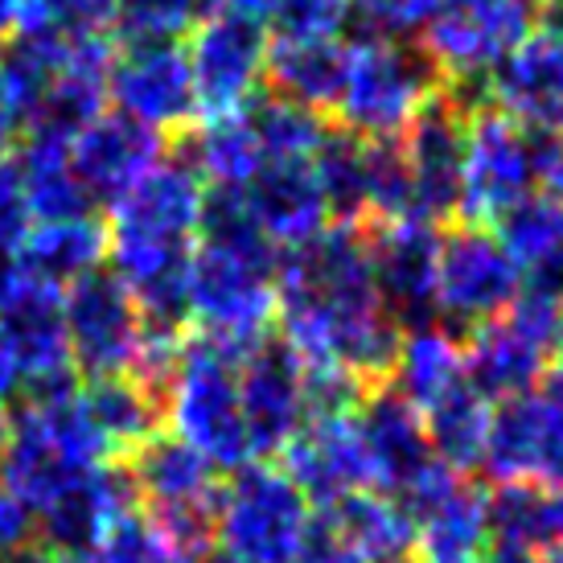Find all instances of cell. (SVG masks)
<instances>
[{"instance_id": "cell-35", "label": "cell", "mask_w": 563, "mask_h": 563, "mask_svg": "<svg viewBox=\"0 0 563 563\" xmlns=\"http://www.w3.org/2000/svg\"><path fill=\"white\" fill-rule=\"evenodd\" d=\"M489 423H494V404L482 399L470 383L456 387L449 399H440L432 411H423V432L428 444L444 470L456 477L482 470L485 444H489Z\"/></svg>"}, {"instance_id": "cell-1", "label": "cell", "mask_w": 563, "mask_h": 563, "mask_svg": "<svg viewBox=\"0 0 563 563\" xmlns=\"http://www.w3.org/2000/svg\"><path fill=\"white\" fill-rule=\"evenodd\" d=\"M276 297L280 345L305 375H342L366 391L387 383L404 329L378 297L366 227L333 222L313 243L284 251Z\"/></svg>"}, {"instance_id": "cell-43", "label": "cell", "mask_w": 563, "mask_h": 563, "mask_svg": "<svg viewBox=\"0 0 563 563\" xmlns=\"http://www.w3.org/2000/svg\"><path fill=\"white\" fill-rule=\"evenodd\" d=\"M440 0H350V9L362 13V21L371 25L366 33H383V37H407L416 42L423 25L432 21Z\"/></svg>"}, {"instance_id": "cell-47", "label": "cell", "mask_w": 563, "mask_h": 563, "mask_svg": "<svg viewBox=\"0 0 563 563\" xmlns=\"http://www.w3.org/2000/svg\"><path fill=\"white\" fill-rule=\"evenodd\" d=\"M539 181L548 186L543 198H551V202L563 210V144H551L548 148V161H543V177H539Z\"/></svg>"}, {"instance_id": "cell-18", "label": "cell", "mask_w": 563, "mask_h": 563, "mask_svg": "<svg viewBox=\"0 0 563 563\" xmlns=\"http://www.w3.org/2000/svg\"><path fill=\"white\" fill-rule=\"evenodd\" d=\"M288 482L309 498L313 510L333 506L371 489V461L362 444L358 407L342 411H309V420L280 453Z\"/></svg>"}, {"instance_id": "cell-2", "label": "cell", "mask_w": 563, "mask_h": 563, "mask_svg": "<svg viewBox=\"0 0 563 563\" xmlns=\"http://www.w3.org/2000/svg\"><path fill=\"white\" fill-rule=\"evenodd\" d=\"M206 194V181L186 161H161L111 206V276L136 300L148 329H181L186 321V267L202 239Z\"/></svg>"}, {"instance_id": "cell-20", "label": "cell", "mask_w": 563, "mask_h": 563, "mask_svg": "<svg viewBox=\"0 0 563 563\" xmlns=\"http://www.w3.org/2000/svg\"><path fill=\"white\" fill-rule=\"evenodd\" d=\"M239 411L255 461H272L288 449L309 420V387L284 345H255L239 358Z\"/></svg>"}, {"instance_id": "cell-16", "label": "cell", "mask_w": 563, "mask_h": 563, "mask_svg": "<svg viewBox=\"0 0 563 563\" xmlns=\"http://www.w3.org/2000/svg\"><path fill=\"white\" fill-rule=\"evenodd\" d=\"M482 470L498 485L563 489V404L548 387L494 407Z\"/></svg>"}, {"instance_id": "cell-30", "label": "cell", "mask_w": 563, "mask_h": 563, "mask_svg": "<svg viewBox=\"0 0 563 563\" xmlns=\"http://www.w3.org/2000/svg\"><path fill=\"white\" fill-rule=\"evenodd\" d=\"M317 515L333 527L354 563H395L411 555V515L378 489L350 494L333 506H321Z\"/></svg>"}, {"instance_id": "cell-4", "label": "cell", "mask_w": 563, "mask_h": 563, "mask_svg": "<svg viewBox=\"0 0 563 563\" xmlns=\"http://www.w3.org/2000/svg\"><path fill=\"white\" fill-rule=\"evenodd\" d=\"M111 456L115 453L99 432L82 387L63 383L54 391L30 395V404L21 407L9 432V449L0 456V485L37 522L87 473L111 465Z\"/></svg>"}, {"instance_id": "cell-26", "label": "cell", "mask_w": 563, "mask_h": 563, "mask_svg": "<svg viewBox=\"0 0 563 563\" xmlns=\"http://www.w3.org/2000/svg\"><path fill=\"white\" fill-rule=\"evenodd\" d=\"M136 489L128 470H120L115 461L99 465L82 477L58 506H49L46 515L37 518V539H46L49 551H70V555H91L103 539H108L120 522L136 515Z\"/></svg>"}, {"instance_id": "cell-25", "label": "cell", "mask_w": 563, "mask_h": 563, "mask_svg": "<svg viewBox=\"0 0 563 563\" xmlns=\"http://www.w3.org/2000/svg\"><path fill=\"white\" fill-rule=\"evenodd\" d=\"M239 198L272 251H297L333 227L321 186L313 177V161L264 165V173L247 189H239Z\"/></svg>"}, {"instance_id": "cell-27", "label": "cell", "mask_w": 563, "mask_h": 563, "mask_svg": "<svg viewBox=\"0 0 563 563\" xmlns=\"http://www.w3.org/2000/svg\"><path fill=\"white\" fill-rule=\"evenodd\" d=\"M387 387L404 404L416 407L420 416L432 411L440 399H449L456 387H465V342L440 321L407 325L399 333V345H395Z\"/></svg>"}, {"instance_id": "cell-49", "label": "cell", "mask_w": 563, "mask_h": 563, "mask_svg": "<svg viewBox=\"0 0 563 563\" xmlns=\"http://www.w3.org/2000/svg\"><path fill=\"white\" fill-rule=\"evenodd\" d=\"M16 21H21V0H0V37L13 33Z\"/></svg>"}, {"instance_id": "cell-13", "label": "cell", "mask_w": 563, "mask_h": 563, "mask_svg": "<svg viewBox=\"0 0 563 563\" xmlns=\"http://www.w3.org/2000/svg\"><path fill=\"white\" fill-rule=\"evenodd\" d=\"M186 63L198 120L243 111L267 82V33L235 9H210L189 30Z\"/></svg>"}, {"instance_id": "cell-10", "label": "cell", "mask_w": 563, "mask_h": 563, "mask_svg": "<svg viewBox=\"0 0 563 563\" xmlns=\"http://www.w3.org/2000/svg\"><path fill=\"white\" fill-rule=\"evenodd\" d=\"M128 465L136 501H144L148 522H157L189 560L210 563L214 551V506H219V473L202 456L173 437L144 440Z\"/></svg>"}, {"instance_id": "cell-23", "label": "cell", "mask_w": 563, "mask_h": 563, "mask_svg": "<svg viewBox=\"0 0 563 563\" xmlns=\"http://www.w3.org/2000/svg\"><path fill=\"white\" fill-rule=\"evenodd\" d=\"M489 103L534 136L563 144V37L534 25L489 75Z\"/></svg>"}, {"instance_id": "cell-31", "label": "cell", "mask_w": 563, "mask_h": 563, "mask_svg": "<svg viewBox=\"0 0 563 563\" xmlns=\"http://www.w3.org/2000/svg\"><path fill=\"white\" fill-rule=\"evenodd\" d=\"M186 165L202 177L206 189H247L267 165L251 111L243 108L227 115H206L202 124H194Z\"/></svg>"}, {"instance_id": "cell-7", "label": "cell", "mask_w": 563, "mask_h": 563, "mask_svg": "<svg viewBox=\"0 0 563 563\" xmlns=\"http://www.w3.org/2000/svg\"><path fill=\"white\" fill-rule=\"evenodd\" d=\"M563 358V297L522 288L501 317L470 329L465 383L489 404L534 391Z\"/></svg>"}, {"instance_id": "cell-17", "label": "cell", "mask_w": 563, "mask_h": 563, "mask_svg": "<svg viewBox=\"0 0 563 563\" xmlns=\"http://www.w3.org/2000/svg\"><path fill=\"white\" fill-rule=\"evenodd\" d=\"M108 99L161 141L198 124V95L181 46H124L111 58Z\"/></svg>"}, {"instance_id": "cell-21", "label": "cell", "mask_w": 563, "mask_h": 563, "mask_svg": "<svg viewBox=\"0 0 563 563\" xmlns=\"http://www.w3.org/2000/svg\"><path fill=\"white\" fill-rule=\"evenodd\" d=\"M416 219L440 222L456 214L461 157H465V108L449 87L420 111V120L399 136Z\"/></svg>"}, {"instance_id": "cell-6", "label": "cell", "mask_w": 563, "mask_h": 563, "mask_svg": "<svg viewBox=\"0 0 563 563\" xmlns=\"http://www.w3.org/2000/svg\"><path fill=\"white\" fill-rule=\"evenodd\" d=\"M440 91L444 79L420 42L366 33L345 42L342 87L329 115L358 141H399Z\"/></svg>"}, {"instance_id": "cell-53", "label": "cell", "mask_w": 563, "mask_h": 563, "mask_svg": "<svg viewBox=\"0 0 563 563\" xmlns=\"http://www.w3.org/2000/svg\"><path fill=\"white\" fill-rule=\"evenodd\" d=\"M395 563H411V560H395Z\"/></svg>"}, {"instance_id": "cell-8", "label": "cell", "mask_w": 563, "mask_h": 563, "mask_svg": "<svg viewBox=\"0 0 563 563\" xmlns=\"http://www.w3.org/2000/svg\"><path fill=\"white\" fill-rule=\"evenodd\" d=\"M313 522V506L288 482V473L255 461L231 473L214 506V551L219 563H297Z\"/></svg>"}, {"instance_id": "cell-46", "label": "cell", "mask_w": 563, "mask_h": 563, "mask_svg": "<svg viewBox=\"0 0 563 563\" xmlns=\"http://www.w3.org/2000/svg\"><path fill=\"white\" fill-rule=\"evenodd\" d=\"M16 391H25V371H21V358H16V345L9 338V329L0 325V404Z\"/></svg>"}, {"instance_id": "cell-40", "label": "cell", "mask_w": 563, "mask_h": 563, "mask_svg": "<svg viewBox=\"0 0 563 563\" xmlns=\"http://www.w3.org/2000/svg\"><path fill=\"white\" fill-rule=\"evenodd\" d=\"M206 0H120L111 30L124 46H177L202 21Z\"/></svg>"}, {"instance_id": "cell-48", "label": "cell", "mask_w": 563, "mask_h": 563, "mask_svg": "<svg viewBox=\"0 0 563 563\" xmlns=\"http://www.w3.org/2000/svg\"><path fill=\"white\" fill-rule=\"evenodd\" d=\"M485 563H543V560H534L531 551L501 548V543H494V551H489V555H485Z\"/></svg>"}, {"instance_id": "cell-54", "label": "cell", "mask_w": 563, "mask_h": 563, "mask_svg": "<svg viewBox=\"0 0 563 563\" xmlns=\"http://www.w3.org/2000/svg\"><path fill=\"white\" fill-rule=\"evenodd\" d=\"M551 563H563V560H551Z\"/></svg>"}, {"instance_id": "cell-34", "label": "cell", "mask_w": 563, "mask_h": 563, "mask_svg": "<svg viewBox=\"0 0 563 563\" xmlns=\"http://www.w3.org/2000/svg\"><path fill=\"white\" fill-rule=\"evenodd\" d=\"M345 42H267L272 95L325 115L338 103Z\"/></svg>"}, {"instance_id": "cell-3", "label": "cell", "mask_w": 563, "mask_h": 563, "mask_svg": "<svg viewBox=\"0 0 563 563\" xmlns=\"http://www.w3.org/2000/svg\"><path fill=\"white\" fill-rule=\"evenodd\" d=\"M276 251L255 231L239 189L206 194L202 239L186 267V321L231 354L267 342L276 321Z\"/></svg>"}, {"instance_id": "cell-11", "label": "cell", "mask_w": 563, "mask_h": 563, "mask_svg": "<svg viewBox=\"0 0 563 563\" xmlns=\"http://www.w3.org/2000/svg\"><path fill=\"white\" fill-rule=\"evenodd\" d=\"M543 0H440L420 33V49L444 87L489 79L498 63L534 30Z\"/></svg>"}, {"instance_id": "cell-45", "label": "cell", "mask_w": 563, "mask_h": 563, "mask_svg": "<svg viewBox=\"0 0 563 563\" xmlns=\"http://www.w3.org/2000/svg\"><path fill=\"white\" fill-rule=\"evenodd\" d=\"M33 227H37V222H33L30 206H25V194L16 186L13 165L4 157V165H0V251H4V255H16L21 243L30 239Z\"/></svg>"}, {"instance_id": "cell-38", "label": "cell", "mask_w": 563, "mask_h": 563, "mask_svg": "<svg viewBox=\"0 0 563 563\" xmlns=\"http://www.w3.org/2000/svg\"><path fill=\"white\" fill-rule=\"evenodd\" d=\"M313 177L329 206V219L362 227L366 219V141L342 128H329L313 153Z\"/></svg>"}, {"instance_id": "cell-24", "label": "cell", "mask_w": 563, "mask_h": 563, "mask_svg": "<svg viewBox=\"0 0 563 563\" xmlns=\"http://www.w3.org/2000/svg\"><path fill=\"white\" fill-rule=\"evenodd\" d=\"M411 563H485L494 551V527H489V494L465 477L444 482L416 501L411 510Z\"/></svg>"}, {"instance_id": "cell-44", "label": "cell", "mask_w": 563, "mask_h": 563, "mask_svg": "<svg viewBox=\"0 0 563 563\" xmlns=\"http://www.w3.org/2000/svg\"><path fill=\"white\" fill-rule=\"evenodd\" d=\"M37 548V527L30 510L0 485V563H33Z\"/></svg>"}, {"instance_id": "cell-19", "label": "cell", "mask_w": 563, "mask_h": 563, "mask_svg": "<svg viewBox=\"0 0 563 563\" xmlns=\"http://www.w3.org/2000/svg\"><path fill=\"white\" fill-rule=\"evenodd\" d=\"M440 222L399 219L378 222L366 231L371 267H375L378 297L395 317V325L437 321V264H440Z\"/></svg>"}, {"instance_id": "cell-29", "label": "cell", "mask_w": 563, "mask_h": 563, "mask_svg": "<svg viewBox=\"0 0 563 563\" xmlns=\"http://www.w3.org/2000/svg\"><path fill=\"white\" fill-rule=\"evenodd\" d=\"M498 243L515 260L522 288L563 297V210L534 194L494 227Z\"/></svg>"}, {"instance_id": "cell-28", "label": "cell", "mask_w": 563, "mask_h": 563, "mask_svg": "<svg viewBox=\"0 0 563 563\" xmlns=\"http://www.w3.org/2000/svg\"><path fill=\"white\" fill-rule=\"evenodd\" d=\"M9 165L16 173V186L25 194L33 222H63L91 214V198L82 194L79 177L70 169V141L66 136L30 128Z\"/></svg>"}, {"instance_id": "cell-41", "label": "cell", "mask_w": 563, "mask_h": 563, "mask_svg": "<svg viewBox=\"0 0 563 563\" xmlns=\"http://www.w3.org/2000/svg\"><path fill=\"white\" fill-rule=\"evenodd\" d=\"M120 0H21L16 30L54 33V37H99L111 30Z\"/></svg>"}, {"instance_id": "cell-15", "label": "cell", "mask_w": 563, "mask_h": 563, "mask_svg": "<svg viewBox=\"0 0 563 563\" xmlns=\"http://www.w3.org/2000/svg\"><path fill=\"white\" fill-rule=\"evenodd\" d=\"M522 292L515 260L489 227H456L440 239L437 264V321L477 329L501 317Z\"/></svg>"}, {"instance_id": "cell-14", "label": "cell", "mask_w": 563, "mask_h": 563, "mask_svg": "<svg viewBox=\"0 0 563 563\" xmlns=\"http://www.w3.org/2000/svg\"><path fill=\"white\" fill-rule=\"evenodd\" d=\"M358 428L371 461V489L395 498L404 510L423 501L453 470H444L428 444L423 416L383 383L371 387L358 404Z\"/></svg>"}, {"instance_id": "cell-32", "label": "cell", "mask_w": 563, "mask_h": 563, "mask_svg": "<svg viewBox=\"0 0 563 563\" xmlns=\"http://www.w3.org/2000/svg\"><path fill=\"white\" fill-rule=\"evenodd\" d=\"M494 543L531 551L534 560H563V489L548 485H501L489 494Z\"/></svg>"}, {"instance_id": "cell-39", "label": "cell", "mask_w": 563, "mask_h": 563, "mask_svg": "<svg viewBox=\"0 0 563 563\" xmlns=\"http://www.w3.org/2000/svg\"><path fill=\"white\" fill-rule=\"evenodd\" d=\"M251 124L260 132V144H264L267 165H284V161H313V153L325 141V115L300 108V103H288L280 95H255L247 103Z\"/></svg>"}, {"instance_id": "cell-42", "label": "cell", "mask_w": 563, "mask_h": 563, "mask_svg": "<svg viewBox=\"0 0 563 563\" xmlns=\"http://www.w3.org/2000/svg\"><path fill=\"white\" fill-rule=\"evenodd\" d=\"M91 563H198L148 518H128L91 551Z\"/></svg>"}, {"instance_id": "cell-12", "label": "cell", "mask_w": 563, "mask_h": 563, "mask_svg": "<svg viewBox=\"0 0 563 563\" xmlns=\"http://www.w3.org/2000/svg\"><path fill=\"white\" fill-rule=\"evenodd\" d=\"M63 325L75 371L99 378H136L148 350V321L111 272H91L63 292Z\"/></svg>"}, {"instance_id": "cell-37", "label": "cell", "mask_w": 563, "mask_h": 563, "mask_svg": "<svg viewBox=\"0 0 563 563\" xmlns=\"http://www.w3.org/2000/svg\"><path fill=\"white\" fill-rule=\"evenodd\" d=\"M219 9L251 16L267 42H342L350 0H222Z\"/></svg>"}, {"instance_id": "cell-36", "label": "cell", "mask_w": 563, "mask_h": 563, "mask_svg": "<svg viewBox=\"0 0 563 563\" xmlns=\"http://www.w3.org/2000/svg\"><path fill=\"white\" fill-rule=\"evenodd\" d=\"M82 399L91 407L99 432L108 437L111 453H136L144 440L157 437L161 399L136 378H99L82 387Z\"/></svg>"}, {"instance_id": "cell-51", "label": "cell", "mask_w": 563, "mask_h": 563, "mask_svg": "<svg viewBox=\"0 0 563 563\" xmlns=\"http://www.w3.org/2000/svg\"><path fill=\"white\" fill-rule=\"evenodd\" d=\"M9 432H13V416H9V407L0 404V456L9 449Z\"/></svg>"}, {"instance_id": "cell-22", "label": "cell", "mask_w": 563, "mask_h": 563, "mask_svg": "<svg viewBox=\"0 0 563 563\" xmlns=\"http://www.w3.org/2000/svg\"><path fill=\"white\" fill-rule=\"evenodd\" d=\"M165 161V141L120 111H103L70 136V169L82 194L115 206Z\"/></svg>"}, {"instance_id": "cell-50", "label": "cell", "mask_w": 563, "mask_h": 563, "mask_svg": "<svg viewBox=\"0 0 563 563\" xmlns=\"http://www.w3.org/2000/svg\"><path fill=\"white\" fill-rule=\"evenodd\" d=\"M33 563H91V555H70V551H49V555H37Z\"/></svg>"}, {"instance_id": "cell-33", "label": "cell", "mask_w": 563, "mask_h": 563, "mask_svg": "<svg viewBox=\"0 0 563 563\" xmlns=\"http://www.w3.org/2000/svg\"><path fill=\"white\" fill-rule=\"evenodd\" d=\"M16 260L37 272L42 280L70 288L82 276H91L108 260V227L95 214H79V219L63 222H37L30 239L21 243Z\"/></svg>"}, {"instance_id": "cell-9", "label": "cell", "mask_w": 563, "mask_h": 563, "mask_svg": "<svg viewBox=\"0 0 563 563\" xmlns=\"http://www.w3.org/2000/svg\"><path fill=\"white\" fill-rule=\"evenodd\" d=\"M551 141L510 120L494 103L465 111V157H461V194L456 214L465 227H498L515 206L534 198L543 177Z\"/></svg>"}, {"instance_id": "cell-5", "label": "cell", "mask_w": 563, "mask_h": 563, "mask_svg": "<svg viewBox=\"0 0 563 563\" xmlns=\"http://www.w3.org/2000/svg\"><path fill=\"white\" fill-rule=\"evenodd\" d=\"M157 399L169 437L194 449L214 473L255 465L239 411V354L210 338H181Z\"/></svg>"}, {"instance_id": "cell-52", "label": "cell", "mask_w": 563, "mask_h": 563, "mask_svg": "<svg viewBox=\"0 0 563 563\" xmlns=\"http://www.w3.org/2000/svg\"><path fill=\"white\" fill-rule=\"evenodd\" d=\"M206 4H214V9H219V4H222V0H206Z\"/></svg>"}]
</instances>
